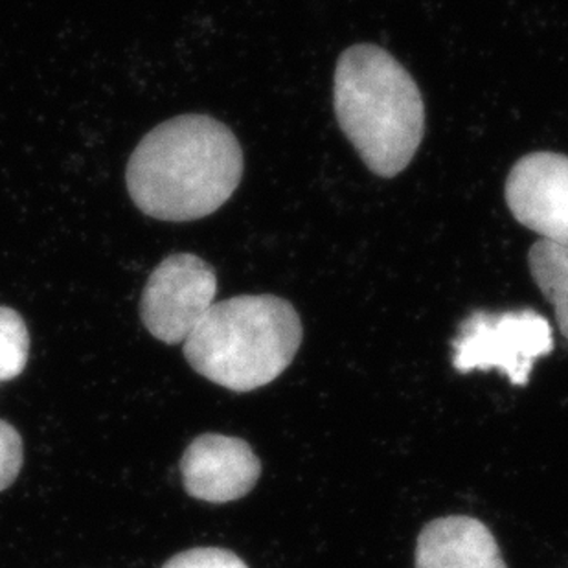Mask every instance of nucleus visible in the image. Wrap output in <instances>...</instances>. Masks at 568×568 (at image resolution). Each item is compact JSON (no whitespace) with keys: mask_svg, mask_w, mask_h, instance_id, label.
I'll use <instances>...</instances> for the list:
<instances>
[{"mask_svg":"<svg viewBox=\"0 0 568 568\" xmlns=\"http://www.w3.org/2000/svg\"><path fill=\"white\" fill-rule=\"evenodd\" d=\"M184 489L193 499L225 505L253 491L262 464L247 442L232 436L203 435L184 450Z\"/></svg>","mask_w":568,"mask_h":568,"instance_id":"nucleus-7","label":"nucleus"},{"mask_svg":"<svg viewBox=\"0 0 568 568\" xmlns=\"http://www.w3.org/2000/svg\"><path fill=\"white\" fill-rule=\"evenodd\" d=\"M453 366L460 374L499 371L515 386H526L534 363L554 349L552 327L531 310L475 312L453 341Z\"/></svg>","mask_w":568,"mask_h":568,"instance_id":"nucleus-4","label":"nucleus"},{"mask_svg":"<svg viewBox=\"0 0 568 568\" xmlns=\"http://www.w3.org/2000/svg\"><path fill=\"white\" fill-rule=\"evenodd\" d=\"M22 440L13 425L0 419V491L16 483L22 467Z\"/></svg>","mask_w":568,"mask_h":568,"instance_id":"nucleus-11","label":"nucleus"},{"mask_svg":"<svg viewBox=\"0 0 568 568\" xmlns=\"http://www.w3.org/2000/svg\"><path fill=\"white\" fill-rule=\"evenodd\" d=\"M333 105L343 133L372 172L396 178L410 164L424 140V98L386 50L355 44L341 55Z\"/></svg>","mask_w":568,"mask_h":568,"instance_id":"nucleus-2","label":"nucleus"},{"mask_svg":"<svg viewBox=\"0 0 568 568\" xmlns=\"http://www.w3.org/2000/svg\"><path fill=\"white\" fill-rule=\"evenodd\" d=\"M531 278L554 306L556 321L568 341V247L539 240L528 253Z\"/></svg>","mask_w":568,"mask_h":568,"instance_id":"nucleus-9","label":"nucleus"},{"mask_svg":"<svg viewBox=\"0 0 568 568\" xmlns=\"http://www.w3.org/2000/svg\"><path fill=\"white\" fill-rule=\"evenodd\" d=\"M506 203L520 225L568 247V156L550 151L523 156L506 181Z\"/></svg>","mask_w":568,"mask_h":568,"instance_id":"nucleus-6","label":"nucleus"},{"mask_svg":"<svg viewBox=\"0 0 568 568\" xmlns=\"http://www.w3.org/2000/svg\"><path fill=\"white\" fill-rule=\"evenodd\" d=\"M30 333L22 316L11 307L0 306V381L21 376L28 363Z\"/></svg>","mask_w":568,"mask_h":568,"instance_id":"nucleus-10","label":"nucleus"},{"mask_svg":"<svg viewBox=\"0 0 568 568\" xmlns=\"http://www.w3.org/2000/svg\"><path fill=\"white\" fill-rule=\"evenodd\" d=\"M215 295L217 276L210 263L195 254H172L148 278L140 318L162 343H184L214 306Z\"/></svg>","mask_w":568,"mask_h":568,"instance_id":"nucleus-5","label":"nucleus"},{"mask_svg":"<svg viewBox=\"0 0 568 568\" xmlns=\"http://www.w3.org/2000/svg\"><path fill=\"white\" fill-rule=\"evenodd\" d=\"M416 568H506V564L488 526L466 515H453L433 520L422 530Z\"/></svg>","mask_w":568,"mask_h":568,"instance_id":"nucleus-8","label":"nucleus"},{"mask_svg":"<svg viewBox=\"0 0 568 568\" xmlns=\"http://www.w3.org/2000/svg\"><path fill=\"white\" fill-rule=\"evenodd\" d=\"M304 329L295 307L273 295L215 302L184 341L193 371L229 390L251 392L284 374Z\"/></svg>","mask_w":568,"mask_h":568,"instance_id":"nucleus-3","label":"nucleus"},{"mask_svg":"<svg viewBox=\"0 0 568 568\" xmlns=\"http://www.w3.org/2000/svg\"><path fill=\"white\" fill-rule=\"evenodd\" d=\"M162 568H248L236 554L223 548H192L173 556Z\"/></svg>","mask_w":568,"mask_h":568,"instance_id":"nucleus-12","label":"nucleus"},{"mask_svg":"<svg viewBox=\"0 0 568 568\" xmlns=\"http://www.w3.org/2000/svg\"><path fill=\"white\" fill-rule=\"evenodd\" d=\"M243 178L236 134L206 114L156 125L128 162L129 195L153 220H201L232 197Z\"/></svg>","mask_w":568,"mask_h":568,"instance_id":"nucleus-1","label":"nucleus"}]
</instances>
